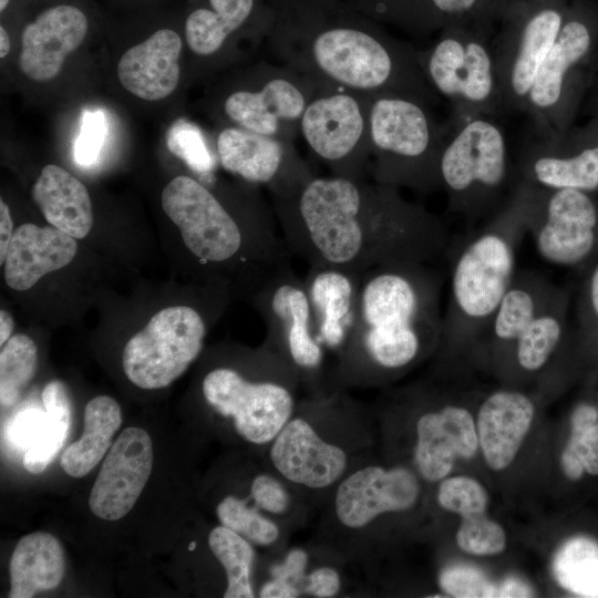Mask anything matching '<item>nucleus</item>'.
<instances>
[{"label":"nucleus","instance_id":"25","mask_svg":"<svg viewBox=\"0 0 598 598\" xmlns=\"http://www.w3.org/2000/svg\"><path fill=\"white\" fill-rule=\"evenodd\" d=\"M183 42L171 28L154 30L145 40L127 49L117 63L122 86L145 101L171 95L181 79L179 58Z\"/></svg>","mask_w":598,"mask_h":598},{"label":"nucleus","instance_id":"19","mask_svg":"<svg viewBox=\"0 0 598 598\" xmlns=\"http://www.w3.org/2000/svg\"><path fill=\"white\" fill-rule=\"evenodd\" d=\"M153 467V444L146 431L130 426L110 447L92 486L89 506L104 520H117L135 505Z\"/></svg>","mask_w":598,"mask_h":598},{"label":"nucleus","instance_id":"50","mask_svg":"<svg viewBox=\"0 0 598 598\" xmlns=\"http://www.w3.org/2000/svg\"><path fill=\"white\" fill-rule=\"evenodd\" d=\"M13 223L10 209L3 199L0 200V262L4 264L6 254L13 235Z\"/></svg>","mask_w":598,"mask_h":598},{"label":"nucleus","instance_id":"37","mask_svg":"<svg viewBox=\"0 0 598 598\" xmlns=\"http://www.w3.org/2000/svg\"><path fill=\"white\" fill-rule=\"evenodd\" d=\"M571 432L563 451L564 474L573 481L584 472L598 475V410L587 403L578 404L570 419Z\"/></svg>","mask_w":598,"mask_h":598},{"label":"nucleus","instance_id":"1","mask_svg":"<svg viewBox=\"0 0 598 598\" xmlns=\"http://www.w3.org/2000/svg\"><path fill=\"white\" fill-rule=\"evenodd\" d=\"M271 206L290 254L309 266L362 272L395 262L435 264L451 241L436 215L372 179L315 174L271 196Z\"/></svg>","mask_w":598,"mask_h":598},{"label":"nucleus","instance_id":"41","mask_svg":"<svg viewBox=\"0 0 598 598\" xmlns=\"http://www.w3.org/2000/svg\"><path fill=\"white\" fill-rule=\"evenodd\" d=\"M167 146L169 151L182 158L187 166L204 181H212L214 157L208 151L199 128L187 122H179L172 127Z\"/></svg>","mask_w":598,"mask_h":598},{"label":"nucleus","instance_id":"38","mask_svg":"<svg viewBox=\"0 0 598 598\" xmlns=\"http://www.w3.org/2000/svg\"><path fill=\"white\" fill-rule=\"evenodd\" d=\"M38 349L33 340L19 333L11 337L0 353V401L2 408L13 405L33 379Z\"/></svg>","mask_w":598,"mask_h":598},{"label":"nucleus","instance_id":"7","mask_svg":"<svg viewBox=\"0 0 598 598\" xmlns=\"http://www.w3.org/2000/svg\"><path fill=\"white\" fill-rule=\"evenodd\" d=\"M447 128L439 171L447 208L468 223L491 217L504 205L511 177L505 133L488 116Z\"/></svg>","mask_w":598,"mask_h":598},{"label":"nucleus","instance_id":"35","mask_svg":"<svg viewBox=\"0 0 598 598\" xmlns=\"http://www.w3.org/2000/svg\"><path fill=\"white\" fill-rule=\"evenodd\" d=\"M208 545L226 573L227 588L224 597H255L251 582L255 560L252 543L220 524L209 532Z\"/></svg>","mask_w":598,"mask_h":598},{"label":"nucleus","instance_id":"18","mask_svg":"<svg viewBox=\"0 0 598 598\" xmlns=\"http://www.w3.org/2000/svg\"><path fill=\"white\" fill-rule=\"evenodd\" d=\"M89 29V14L79 3L56 1L44 7L21 30V72L35 82L53 80Z\"/></svg>","mask_w":598,"mask_h":598},{"label":"nucleus","instance_id":"44","mask_svg":"<svg viewBox=\"0 0 598 598\" xmlns=\"http://www.w3.org/2000/svg\"><path fill=\"white\" fill-rule=\"evenodd\" d=\"M107 123L101 110L83 113L81 131L74 143V161L80 166L93 165L106 138Z\"/></svg>","mask_w":598,"mask_h":598},{"label":"nucleus","instance_id":"8","mask_svg":"<svg viewBox=\"0 0 598 598\" xmlns=\"http://www.w3.org/2000/svg\"><path fill=\"white\" fill-rule=\"evenodd\" d=\"M272 348V347H271ZM293 368L272 348L256 375L231 367H216L204 375L202 393L218 414L230 417L247 442L271 443L295 412Z\"/></svg>","mask_w":598,"mask_h":598},{"label":"nucleus","instance_id":"2","mask_svg":"<svg viewBox=\"0 0 598 598\" xmlns=\"http://www.w3.org/2000/svg\"><path fill=\"white\" fill-rule=\"evenodd\" d=\"M443 275L433 264L395 262L361 272L355 320L339 354V384L382 381L440 347Z\"/></svg>","mask_w":598,"mask_h":598},{"label":"nucleus","instance_id":"11","mask_svg":"<svg viewBox=\"0 0 598 598\" xmlns=\"http://www.w3.org/2000/svg\"><path fill=\"white\" fill-rule=\"evenodd\" d=\"M527 235L538 256L559 267L584 264L598 244V208L589 193L516 181Z\"/></svg>","mask_w":598,"mask_h":598},{"label":"nucleus","instance_id":"46","mask_svg":"<svg viewBox=\"0 0 598 598\" xmlns=\"http://www.w3.org/2000/svg\"><path fill=\"white\" fill-rule=\"evenodd\" d=\"M47 419L45 411L29 408L17 414L8 429V437L20 450H28L38 437Z\"/></svg>","mask_w":598,"mask_h":598},{"label":"nucleus","instance_id":"17","mask_svg":"<svg viewBox=\"0 0 598 598\" xmlns=\"http://www.w3.org/2000/svg\"><path fill=\"white\" fill-rule=\"evenodd\" d=\"M563 27L560 12L543 8L492 48L502 111L524 112L539 70Z\"/></svg>","mask_w":598,"mask_h":598},{"label":"nucleus","instance_id":"42","mask_svg":"<svg viewBox=\"0 0 598 598\" xmlns=\"http://www.w3.org/2000/svg\"><path fill=\"white\" fill-rule=\"evenodd\" d=\"M440 506L461 517L486 513L488 495L483 485L467 476L444 478L437 491Z\"/></svg>","mask_w":598,"mask_h":598},{"label":"nucleus","instance_id":"23","mask_svg":"<svg viewBox=\"0 0 598 598\" xmlns=\"http://www.w3.org/2000/svg\"><path fill=\"white\" fill-rule=\"evenodd\" d=\"M361 272L332 266H309L303 279L315 330L324 350L338 354L352 331Z\"/></svg>","mask_w":598,"mask_h":598},{"label":"nucleus","instance_id":"48","mask_svg":"<svg viewBox=\"0 0 598 598\" xmlns=\"http://www.w3.org/2000/svg\"><path fill=\"white\" fill-rule=\"evenodd\" d=\"M308 560V554L303 548H292L287 553L282 561L271 566V577L291 582L301 590L307 575Z\"/></svg>","mask_w":598,"mask_h":598},{"label":"nucleus","instance_id":"45","mask_svg":"<svg viewBox=\"0 0 598 598\" xmlns=\"http://www.w3.org/2000/svg\"><path fill=\"white\" fill-rule=\"evenodd\" d=\"M250 497L259 509L274 514H285L290 506V495L282 483L269 474L257 475L250 485Z\"/></svg>","mask_w":598,"mask_h":598},{"label":"nucleus","instance_id":"28","mask_svg":"<svg viewBox=\"0 0 598 598\" xmlns=\"http://www.w3.org/2000/svg\"><path fill=\"white\" fill-rule=\"evenodd\" d=\"M561 291L540 272L517 270L488 329L474 349L508 353L524 330Z\"/></svg>","mask_w":598,"mask_h":598},{"label":"nucleus","instance_id":"22","mask_svg":"<svg viewBox=\"0 0 598 598\" xmlns=\"http://www.w3.org/2000/svg\"><path fill=\"white\" fill-rule=\"evenodd\" d=\"M478 445L474 419L463 406L446 404L416 421L414 463L425 481L445 478L456 458L473 457Z\"/></svg>","mask_w":598,"mask_h":598},{"label":"nucleus","instance_id":"53","mask_svg":"<svg viewBox=\"0 0 598 598\" xmlns=\"http://www.w3.org/2000/svg\"><path fill=\"white\" fill-rule=\"evenodd\" d=\"M586 300L590 319L598 322V262L592 268L586 289Z\"/></svg>","mask_w":598,"mask_h":598},{"label":"nucleus","instance_id":"30","mask_svg":"<svg viewBox=\"0 0 598 598\" xmlns=\"http://www.w3.org/2000/svg\"><path fill=\"white\" fill-rule=\"evenodd\" d=\"M64 551L51 534L23 536L10 559V598H31L38 591L56 588L64 576Z\"/></svg>","mask_w":598,"mask_h":598},{"label":"nucleus","instance_id":"39","mask_svg":"<svg viewBox=\"0 0 598 598\" xmlns=\"http://www.w3.org/2000/svg\"><path fill=\"white\" fill-rule=\"evenodd\" d=\"M258 509L245 499L229 495L218 503L216 513L221 525L255 545L269 546L278 539L280 530L274 520Z\"/></svg>","mask_w":598,"mask_h":598},{"label":"nucleus","instance_id":"51","mask_svg":"<svg viewBox=\"0 0 598 598\" xmlns=\"http://www.w3.org/2000/svg\"><path fill=\"white\" fill-rule=\"evenodd\" d=\"M430 2L443 14L457 16L471 11L477 0H430Z\"/></svg>","mask_w":598,"mask_h":598},{"label":"nucleus","instance_id":"26","mask_svg":"<svg viewBox=\"0 0 598 598\" xmlns=\"http://www.w3.org/2000/svg\"><path fill=\"white\" fill-rule=\"evenodd\" d=\"M534 414V401L517 390H497L484 399L477 413V436L492 470H505L514 461Z\"/></svg>","mask_w":598,"mask_h":598},{"label":"nucleus","instance_id":"15","mask_svg":"<svg viewBox=\"0 0 598 598\" xmlns=\"http://www.w3.org/2000/svg\"><path fill=\"white\" fill-rule=\"evenodd\" d=\"M216 150L225 171L267 187L270 196L287 194L315 175L290 140L226 126L217 135Z\"/></svg>","mask_w":598,"mask_h":598},{"label":"nucleus","instance_id":"29","mask_svg":"<svg viewBox=\"0 0 598 598\" xmlns=\"http://www.w3.org/2000/svg\"><path fill=\"white\" fill-rule=\"evenodd\" d=\"M31 196L45 220L75 239L87 236L93 225L90 194L84 184L61 166L45 165Z\"/></svg>","mask_w":598,"mask_h":598},{"label":"nucleus","instance_id":"10","mask_svg":"<svg viewBox=\"0 0 598 598\" xmlns=\"http://www.w3.org/2000/svg\"><path fill=\"white\" fill-rule=\"evenodd\" d=\"M372 95L320 87L307 104L299 136L330 175L367 179Z\"/></svg>","mask_w":598,"mask_h":598},{"label":"nucleus","instance_id":"27","mask_svg":"<svg viewBox=\"0 0 598 598\" xmlns=\"http://www.w3.org/2000/svg\"><path fill=\"white\" fill-rule=\"evenodd\" d=\"M75 238L53 227L19 226L4 259V281L18 291L32 288L44 275L69 265L75 257Z\"/></svg>","mask_w":598,"mask_h":598},{"label":"nucleus","instance_id":"4","mask_svg":"<svg viewBox=\"0 0 598 598\" xmlns=\"http://www.w3.org/2000/svg\"><path fill=\"white\" fill-rule=\"evenodd\" d=\"M527 235L522 198L513 190L487 221L446 255L450 287L440 347L474 349L513 282L518 248Z\"/></svg>","mask_w":598,"mask_h":598},{"label":"nucleus","instance_id":"3","mask_svg":"<svg viewBox=\"0 0 598 598\" xmlns=\"http://www.w3.org/2000/svg\"><path fill=\"white\" fill-rule=\"evenodd\" d=\"M270 52L319 89L406 94L431 106L440 99L425 80L414 48L359 23L279 27L271 30Z\"/></svg>","mask_w":598,"mask_h":598},{"label":"nucleus","instance_id":"40","mask_svg":"<svg viewBox=\"0 0 598 598\" xmlns=\"http://www.w3.org/2000/svg\"><path fill=\"white\" fill-rule=\"evenodd\" d=\"M456 543L464 551L491 556L506 547V534L503 527L485 513L462 517L456 533Z\"/></svg>","mask_w":598,"mask_h":598},{"label":"nucleus","instance_id":"33","mask_svg":"<svg viewBox=\"0 0 598 598\" xmlns=\"http://www.w3.org/2000/svg\"><path fill=\"white\" fill-rule=\"evenodd\" d=\"M566 296L561 293L524 330L509 350L520 371L543 370L560 347L566 329Z\"/></svg>","mask_w":598,"mask_h":598},{"label":"nucleus","instance_id":"56","mask_svg":"<svg viewBox=\"0 0 598 598\" xmlns=\"http://www.w3.org/2000/svg\"><path fill=\"white\" fill-rule=\"evenodd\" d=\"M194 547H195V543H193L192 545H189V550H193Z\"/></svg>","mask_w":598,"mask_h":598},{"label":"nucleus","instance_id":"16","mask_svg":"<svg viewBox=\"0 0 598 598\" xmlns=\"http://www.w3.org/2000/svg\"><path fill=\"white\" fill-rule=\"evenodd\" d=\"M591 44V32L584 22L570 20L563 24L539 66L524 109L537 137L565 132L571 73L587 58Z\"/></svg>","mask_w":598,"mask_h":598},{"label":"nucleus","instance_id":"5","mask_svg":"<svg viewBox=\"0 0 598 598\" xmlns=\"http://www.w3.org/2000/svg\"><path fill=\"white\" fill-rule=\"evenodd\" d=\"M204 179L174 177L162 192L164 213L179 229L188 251L203 266H247L260 286L290 262L277 231L272 206L240 218Z\"/></svg>","mask_w":598,"mask_h":598},{"label":"nucleus","instance_id":"32","mask_svg":"<svg viewBox=\"0 0 598 598\" xmlns=\"http://www.w3.org/2000/svg\"><path fill=\"white\" fill-rule=\"evenodd\" d=\"M122 423L118 403L107 395L90 400L84 410V432L61 455V467L72 477H83L93 470L112 446Z\"/></svg>","mask_w":598,"mask_h":598},{"label":"nucleus","instance_id":"55","mask_svg":"<svg viewBox=\"0 0 598 598\" xmlns=\"http://www.w3.org/2000/svg\"><path fill=\"white\" fill-rule=\"evenodd\" d=\"M11 49V39L3 24L0 25V58H6Z\"/></svg>","mask_w":598,"mask_h":598},{"label":"nucleus","instance_id":"20","mask_svg":"<svg viewBox=\"0 0 598 598\" xmlns=\"http://www.w3.org/2000/svg\"><path fill=\"white\" fill-rule=\"evenodd\" d=\"M419 494V481L410 470L369 465L339 483L334 512L341 525L360 529L382 514L413 507Z\"/></svg>","mask_w":598,"mask_h":598},{"label":"nucleus","instance_id":"49","mask_svg":"<svg viewBox=\"0 0 598 598\" xmlns=\"http://www.w3.org/2000/svg\"><path fill=\"white\" fill-rule=\"evenodd\" d=\"M301 594L298 586L282 579L271 577L259 589L261 598H297Z\"/></svg>","mask_w":598,"mask_h":598},{"label":"nucleus","instance_id":"47","mask_svg":"<svg viewBox=\"0 0 598 598\" xmlns=\"http://www.w3.org/2000/svg\"><path fill=\"white\" fill-rule=\"evenodd\" d=\"M341 588L339 573L329 566L318 567L306 575L301 591L317 598L334 597Z\"/></svg>","mask_w":598,"mask_h":598},{"label":"nucleus","instance_id":"9","mask_svg":"<svg viewBox=\"0 0 598 598\" xmlns=\"http://www.w3.org/2000/svg\"><path fill=\"white\" fill-rule=\"evenodd\" d=\"M417 55L431 89L452 105L448 126L502 111L492 48L482 38L445 33Z\"/></svg>","mask_w":598,"mask_h":598},{"label":"nucleus","instance_id":"6","mask_svg":"<svg viewBox=\"0 0 598 598\" xmlns=\"http://www.w3.org/2000/svg\"><path fill=\"white\" fill-rule=\"evenodd\" d=\"M447 134L425 101L396 93L372 95L369 177L417 193L440 189V159Z\"/></svg>","mask_w":598,"mask_h":598},{"label":"nucleus","instance_id":"24","mask_svg":"<svg viewBox=\"0 0 598 598\" xmlns=\"http://www.w3.org/2000/svg\"><path fill=\"white\" fill-rule=\"evenodd\" d=\"M516 181L548 189H598V144L569 151L561 135L537 137L523 153Z\"/></svg>","mask_w":598,"mask_h":598},{"label":"nucleus","instance_id":"36","mask_svg":"<svg viewBox=\"0 0 598 598\" xmlns=\"http://www.w3.org/2000/svg\"><path fill=\"white\" fill-rule=\"evenodd\" d=\"M553 571L566 590L580 597H598V543L587 537L567 540L555 555Z\"/></svg>","mask_w":598,"mask_h":598},{"label":"nucleus","instance_id":"43","mask_svg":"<svg viewBox=\"0 0 598 598\" xmlns=\"http://www.w3.org/2000/svg\"><path fill=\"white\" fill-rule=\"evenodd\" d=\"M442 590L452 597L480 598L496 597L497 585L477 568L458 565L442 570L439 578Z\"/></svg>","mask_w":598,"mask_h":598},{"label":"nucleus","instance_id":"14","mask_svg":"<svg viewBox=\"0 0 598 598\" xmlns=\"http://www.w3.org/2000/svg\"><path fill=\"white\" fill-rule=\"evenodd\" d=\"M267 342L308 384L321 382L324 348L319 342L305 281L287 264L255 290Z\"/></svg>","mask_w":598,"mask_h":598},{"label":"nucleus","instance_id":"12","mask_svg":"<svg viewBox=\"0 0 598 598\" xmlns=\"http://www.w3.org/2000/svg\"><path fill=\"white\" fill-rule=\"evenodd\" d=\"M319 86L280 62H260L221 101L230 126L295 141L302 113Z\"/></svg>","mask_w":598,"mask_h":598},{"label":"nucleus","instance_id":"13","mask_svg":"<svg viewBox=\"0 0 598 598\" xmlns=\"http://www.w3.org/2000/svg\"><path fill=\"white\" fill-rule=\"evenodd\" d=\"M206 332L204 316L192 306L159 310L124 347L126 378L145 390L169 385L199 355Z\"/></svg>","mask_w":598,"mask_h":598},{"label":"nucleus","instance_id":"21","mask_svg":"<svg viewBox=\"0 0 598 598\" xmlns=\"http://www.w3.org/2000/svg\"><path fill=\"white\" fill-rule=\"evenodd\" d=\"M269 457L287 481L313 489L331 486L348 466L346 451L323 440L301 416H292L272 440Z\"/></svg>","mask_w":598,"mask_h":598},{"label":"nucleus","instance_id":"52","mask_svg":"<svg viewBox=\"0 0 598 598\" xmlns=\"http://www.w3.org/2000/svg\"><path fill=\"white\" fill-rule=\"evenodd\" d=\"M533 591L528 585L517 578H506L501 585H497L496 597H529Z\"/></svg>","mask_w":598,"mask_h":598},{"label":"nucleus","instance_id":"31","mask_svg":"<svg viewBox=\"0 0 598 598\" xmlns=\"http://www.w3.org/2000/svg\"><path fill=\"white\" fill-rule=\"evenodd\" d=\"M256 0H206L184 21L188 49L199 58H214L254 17Z\"/></svg>","mask_w":598,"mask_h":598},{"label":"nucleus","instance_id":"34","mask_svg":"<svg viewBox=\"0 0 598 598\" xmlns=\"http://www.w3.org/2000/svg\"><path fill=\"white\" fill-rule=\"evenodd\" d=\"M41 396L47 419L23 456V466L32 474L43 472L53 462L68 437L71 423V400L63 382H49Z\"/></svg>","mask_w":598,"mask_h":598},{"label":"nucleus","instance_id":"54","mask_svg":"<svg viewBox=\"0 0 598 598\" xmlns=\"http://www.w3.org/2000/svg\"><path fill=\"white\" fill-rule=\"evenodd\" d=\"M13 330V319L11 315L4 310H0V344L3 346L10 338Z\"/></svg>","mask_w":598,"mask_h":598}]
</instances>
